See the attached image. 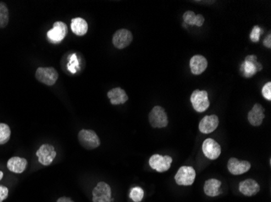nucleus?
<instances>
[{
    "label": "nucleus",
    "instance_id": "nucleus-32",
    "mask_svg": "<svg viewBox=\"0 0 271 202\" xmlns=\"http://www.w3.org/2000/svg\"><path fill=\"white\" fill-rule=\"evenodd\" d=\"M2 177H3V173H2V171H0V181L2 180Z\"/></svg>",
    "mask_w": 271,
    "mask_h": 202
},
{
    "label": "nucleus",
    "instance_id": "nucleus-4",
    "mask_svg": "<svg viewBox=\"0 0 271 202\" xmlns=\"http://www.w3.org/2000/svg\"><path fill=\"white\" fill-rule=\"evenodd\" d=\"M191 103L194 110L197 113H203L210 107L208 92L206 91L195 90L191 95Z\"/></svg>",
    "mask_w": 271,
    "mask_h": 202
},
{
    "label": "nucleus",
    "instance_id": "nucleus-9",
    "mask_svg": "<svg viewBox=\"0 0 271 202\" xmlns=\"http://www.w3.org/2000/svg\"><path fill=\"white\" fill-rule=\"evenodd\" d=\"M133 34L128 29H119L116 32L112 38V42L115 47L119 50L126 48L133 41Z\"/></svg>",
    "mask_w": 271,
    "mask_h": 202
},
{
    "label": "nucleus",
    "instance_id": "nucleus-5",
    "mask_svg": "<svg viewBox=\"0 0 271 202\" xmlns=\"http://www.w3.org/2000/svg\"><path fill=\"white\" fill-rule=\"evenodd\" d=\"M262 70V65L257 62V56L249 55L240 67V70L245 77H252Z\"/></svg>",
    "mask_w": 271,
    "mask_h": 202
},
{
    "label": "nucleus",
    "instance_id": "nucleus-21",
    "mask_svg": "<svg viewBox=\"0 0 271 202\" xmlns=\"http://www.w3.org/2000/svg\"><path fill=\"white\" fill-rule=\"evenodd\" d=\"M71 29L77 36H84L88 32L87 22L80 17L74 18L71 21Z\"/></svg>",
    "mask_w": 271,
    "mask_h": 202
},
{
    "label": "nucleus",
    "instance_id": "nucleus-18",
    "mask_svg": "<svg viewBox=\"0 0 271 202\" xmlns=\"http://www.w3.org/2000/svg\"><path fill=\"white\" fill-rule=\"evenodd\" d=\"M107 97L109 98L110 102L113 105H119L126 103L129 97L126 92L120 87H115L107 93Z\"/></svg>",
    "mask_w": 271,
    "mask_h": 202
},
{
    "label": "nucleus",
    "instance_id": "nucleus-25",
    "mask_svg": "<svg viewBox=\"0 0 271 202\" xmlns=\"http://www.w3.org/2000/svg\"><path fill=\"white\" fill-rule=\"evenodd\" d=\"M129 198L134 202H140L144 198V190L140 187H134L130 190Z\"/></svg>",
    "mask_w": 271,
    "mask_h": 202
},
{
    "label": "nucleus",
    "instance_id": "nucleus-24",
    "mask_svg": "<svg viewBox=\"0 0 271 202\" xmlns=\"http://www.w3.org/2000/svg\"><path fill=\"white\" fill-rule=\"evenodd\" d=\"M11 130L9 126L4 123H0V145L7 143L10 139Z\"/></svg>",
    "mask_w": 271,
    "mask_h": 202
},
{
    "label": "nucleus",
    "instance_id": "nucleus-23",
    "mask_svg": "<svg viewBox=\"0 0 271 202\" xmlns=\"http://www.w3.org/2000/svg\"><path fill=\"white\" fill-rule=\"evenodd\" d=\"M9 21V13L7 6L3 2H0V29L7 26Z\"/></svg>",
    "mask_w": 271,
    "mask_h": 202
},
{
    "label": "nucleus",
    "instance_id": "nucleus-17",
    "mask_svg": "<svg viewBox=\"0 0 271 202\" xmlns=\"http://www.w3.org/2000/svg\"><path fill=\"white\" fill-rule=\"evenodd\" d=\"M208 67V61L202 55H194L190 59L191 72L195 75H201Z\"/></svg>",
    "mask_w": 271,
    "mask_h": 202
},
{
    "label": "nucleus",
    "instance_id": "nucleus-29",
    "mask_svg": "<svg viewBox=\"0 0 271 202\" xmlns=\"http://www.w3.org/2000/svg\"><path fill=\"white\" fill-rule=\"evenodd\" d=\"M8 196V189L4 186L0 185V202H2L7 199Z\"/></svg>",
    "mask_w": 271,
    "mask_h": 202
},
{
    "label": "nucleus",
    "instance_id": "nucleus-11",
    "mask_svg": "<svg viewBox=\"0 0 271 202\" xmlns=\"http://www.w3.org/2000/svg\"><path fill=\"white\" fill-rule=\"evenodd\" d=\"M36 154L40 164L44 166H49L50 164H52V162L56 158V152L53 146L43 144L41 145V147L38 150Z\"/></svg>",
    "mask_w": 271,
    "mask_h": 202
},
{
    "label": "nucleus",
    "instance_id": "nucleus-6",
    "mask_svg": "<svg viewBox=\"0 0 271 202\" xmlns=\"http://www.w3.org/2000/svg\"><path fill=\"white\" fill-rule=\"evenodd\" d=\"M93 202H112V188L105 182H99L93 189Z\"/></svg>",
    "mask_w": 271,
    "mask_h": 202
},
{
    "label": "nucleus",
    "instance_id": "nucleus-26",
    "mask_svg": "<svg viewBox=\"0 0 271 202\" xmlns=\"http://www.w3.org/2000/svg\"><path fill=\"white\" fill-rule=\"evenodd\" d=\"M79 60L76 53H73L70 57L69 62L68 63V69L72 74H75L79 69Z\"/></svg>",
    "mask_w": 271,
    "mask_h": 202
},
{
    "label": "nucleus",
    "instance_id": "nucleus-15",
    "mask_svg": "<svg viewBox=\"0 0 271 202\" xmlns=\"http://www.w3.org/2000/svg\"><path fill=\"white\" fill-rule=\"evenodd\" d=\"M265 118V109L260 103H255L248 113V120L252 126H260Z\"/></svg>",
    "mask_w": 271,
    "mask_h": 202
},
{
    "label": "nucleus",
    "instance_id": "nucleus-27",
    "mask_svg": "<svg viewBox=\"0 0 271 202\" xmlns=\"http://www.w3.org/2000/svg\"><path fill=\"white\" fill-rule=\"evenodd\" d=\"M261 34H262V29L259 26L253 27L252 29V32L250 34V39L252 42H258L261 37Z\"/></svg>",
    "mask_w": 271,
    "mask_h": 202
},
{
    "label": "nucleus",
    "instance_id": "nucleus-28",
    "mask_svg": "<svg viewBox=\"0 0 271 202\" xmlns=\"http://www.w3.org/2000/svg\"><path fill=\"white\" fill-rule=\"evenodd\" d=\"M262 96L267 101H271V82H268L264 85L262 90Z\"/></svg>",
    "mask_w": 271,
    "mask_h": 202
},
{
    "label": "nucleus",
    "instance_id": "nucleus-12",
    "mask_svg": "<svg viewBox=\"0 0 271 202\" xmlns=\"http://www.w3.org/2000/svg\"><path fill=\"white\" fill-rule=\"evenodd\" d=\"M202 152L206 158L211 160H215L220 156L222 148L220 145L213 138H207L202 144Z\"/></svg>",
    "mask_w": 271,
    "mask_h": 202
},
{
    "label": "nucleus",
    "instance_id": "nucleus-8",
    "mask_svg": "<svg viewBox=\"0 0 271 202\" xmlns=\"http://www.w3.org/2000/svg\"><path fill=\"white\" fill-rule=\"evenodd\" d=\"M172 158L169 155H160L155 154L150 157L149 164L150 168L157 172H165L168 171L172 166Z\"/></svg>",
    "mask_w": 271,
    "mask_h": 202
},
{
    "label": "nucleus",
    "instance_id": "nucleus-2",
    "mask_svg": "<svg viewBox=\"0 0 271 202\" xmlns=\"http://www.w3.org/2000/svg\"><path fill=\"white\" fill-rule=\"evenodd\" d=\"M78 140L80 145L87 150L97 148L101 144L97 134L91 130H81L78 134Z\"/></svg>",
    "mask_w": 271,
    "mask_h": 202
},
{
    "label": "nucleus",
    "instance_id": "nucleus-22",
    "mask_svg": "<svg viewBox=\"0 0 271 202\" xmlns=\"http://www.w3.org/2000/svg\"><path fill=\"white\" fill-rule=\"evenodd\" d=\"M184 21L189 25H196L197 27H201L205 22V18L201 14L196 15L192 11H187L183 15Z\"/></svg>",
    "mask_w": 271,
    "mask_h": 202
},
{
    "label": "nucleus",
    "instance_id": "nucleus-31",
    "mask_svg": "<svg viewBox=\"0 0 271 202\" xmlns=\"http://www.w3.org/2000/svg\"><path fill=\"white\" fill-rule=\"evenodd\" d=\"M57 202H74L71 198H66V197H62V198H58Z\"/></svg>",
    "mask_w": 271,
    "mask_h": 202
},
{
    "label": "nucleus",
    "instance_id": "nucleus-14",
    "mask_svg": "<svg viewBox=\"0 0 271 202\" xmlns=\"http://www.w3.org/2000/svg\"><path fill=\"white\" fill-rule=\"evenodd\" d=\"M218 124H219V119L218 116L214 114L206 116L199 123V130L202 134L208 135L213 132L218 128Z\"/></svg>",
    "mask_w": 271,
    "mask_h": 202
},
{
    "label": "nucleus",
    "instance_id": "nucleus-20",
    "mask_svg": "<svg viewBox=\"0 0 271 202\" xmlns=\"http://www.w3.org/2000/svg\"><path fill=\"white\" fill-rule=\"evenodd\" d=\"M222 185V182L218 181L217 179H210L208 181H206L204 185V193L208 197H217V196L221 194L220 188Z\"/></svg>",
    "mask_w": 271,
    "mask_h": 202
},
{
    "label": "nucleus",
    "instance_id": "nucleus-19",
    "mask_svg": "<svg viewBox=\"0 0 271 202\" xmlns=\"http://www.w3.org/2000/svg\"><path fill=\"white\" fill-rule=\"evenodd\" d=\"M27 162L26 159L19 157H12L7 162V168L9 171L14 173H22L26 169Z\"/></svg>",
    "mask_w": 271,
    "mask_h": 202
},
{
    "label": "nucleus",
    "instance_id": "nucleus-3",
    "mask_svg": "<svg viewBox=\"0 0 271 202\" xmlns=\"http://www.w3.org/2000/svg\"><path fill=\"white\" fill-rule=\"evenodd\" d=\"M196 179V171L191 166H182L174 176V181L178 185L191 186Z\"/></svg>",
    "mask_w": 271,
    "mask_h": 202
},
{
    "label": "nucleus",
    "instance_id": "nucleus-13",
    "mask_svg": "<svg viewBox=\"0 0 271 202\" xmlns=\"http://www.w3.org/2000/svg\"><path fill=\"white\" fill-rule=\"evenodd\" d=\"M251 164L249 161H240L236 158H231L228 160V169L231 174L234 176L242 175L250 171Z\"/></svg>",
    "mask_w": 271,
    "mask_h": 202
},
{
    "label": "nucleus",
    "instance_id": "nucleus-7",
    "mask_svg": "<svg viewBox=\"0 0 271 202\" xmlns=\"http://www.w3.org/2000/svg\"><path fill=\"white\" fill-rule=\"evenodd\" d=\"M35 76L39 82L47 86H53L58 80V74L53 67H39Z\"/></svg>",
    "mask_w": 271,
    "mask_h": 202
},
{
    "label": "nucleus",
    "instance_id": "nucleus-30",
    "mask_svg": "<svg viewBox=\"0 0 271 202\" xmlns=\"http://www.w3.org/2000/svg\"><path fill=\"white\" fill-rule=\"evenodd\" d=\"M264 46L267 47V48L271 49V34H269L267 35V37L265 38L264 42Z\"/></svg>",
    "mask_w": 271,
    "mask_h": 202
},
{
    "label": "nucleus",
    "instance_id": "nucleus-10",
    "mask_svg": "<svg viewBox=\"0 0 271 202\" xmlns=\"http://www.w3.org/2000/svg\"><path fill=\"white\" fill-rule=\"evenodd\" d=\"M68 34V27L63 22L56 21L53 25V29L47 32V37L51 43H59L65 38Z\"/></svg>",
    "mask_w": 271,
    "mask_h": 202
},
{
    "label": "nucleus",
    "instance_id": "nucleus-16",
    "mask_svg": "<svg viewBox=\"0 0 271 202\" xmlns=\"http://www.w3.org/2000/svg\"><path fill=\"white\" fill-rule=\"evenodd\" d=\"M259 184L253 179H247L239 184V190L243 195L252 197L260 192Z\"/></svg>",
    "mask_w": 271,
    "mask_h": 202
},
{
    "label": "nucleus",
    "instance_id": "nucleus-1",
    "mask_svg": "<svg viewBox=\"0 0 271 202\" xmlns=\"http://www.w3.org/2000/svg\"><path fill=\"white\" fill-rule=\"evenodd\" d=\"M149 121L153 128L162 129L167 127L168 118L164 108L161 106H155L149 114Z\"/></svg>",
    "mask_w": 271,
    "mask_h": 202
}]
</instances>
